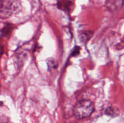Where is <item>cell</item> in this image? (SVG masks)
<instances>
[{"instance_id":"obj_11","label":"cell","mask_w":124,"mask_h":123,"mask_svg":"<svg viewBox=\"0 0 124 123\" xmlns=\"http://www.w3.org/2000/svg\"><path fill=\"white\" fill-rule=\"evenodd\" d=\"M0 90H1V83H0Z\"/></svg>"},{"instance_id":"obj_1","label":"cell","mask_w":124,"mask_h":123,"mask_svg":"<svg viewBox=\"0 0 124 123\" xmlns=\"http://www.w3.org/2000/svg\"><path fill=\"white\" fill-rule=\"evenodd\" d=\"M21 8V5L18 0H0V18H8L19 12Z\"/></svg>"},{"instance_id":"obj_6","label":"cell","mask_w":124,"mask_h":123,"mask_svg":"<svg viewBox=\"0 0 124 123\" xmlns=\"http://www.w3.org/2000/svg\"><path fill=\"white\" fill-rule=\"evenodd\" d=\"M93 34V31H86V32H84L81 33L79 35V40L83 43H87L88 42L91 37H92Z\"/></svg>"},{"instance_id":"obj_8","label":"cell","mask_w":124,"mask_h":123,"mask_svg":"<svg viewBox=\"0 0 124 123\" xmlns=\"http://www.w3.org/2000/svg\"><path fill=\"white\" fill-rule=\"evenodd\" d=\"M47 65H48V69L50 70H54L58 68V62L57 60L53 59H51L47 61Z\"/></svg>"},{"instance_id":"obj_3","label":"cell","mask_w":124,"mask_h":123,"mask_svg":"<svg viewBox=\"0 0 124 123\" xmlns=\"http://www.w3.org/2000/svg\"><path fill=\"white\" fill-rule=\"evenodd\" d=\"M106 6L110 11L119 10L124 3V0H106Z\"/></svg>"},{"instance_id":"obj_4","label":"cell","mask_w":124,"mask_h":123,"mask_svg":"<svg viewBox=\"0 0 124 123\" xmlns=\"http://www.w3.org/2000/svg\"><path fill=\"white\" fill-rule=\"evenodd\" d=\"M57 5L59 9L65 12H69L71 9L72 3L70 0H58Z\"/></svg>"},{"instance_id":"obj_9","label":"cell","mask_w":124,"mask_h":123,"mask_svg":"<svg viewBox=\"0 0 124 123\" xmlns=\"http://www.w3.org/2000/svg\"><path fill=\"white\" fill-rule=\"evenodd\" d=\"M80 48L79 47H75V48L73 49V51L72 52V55L73 56H76L79 53L80 51Z\"/></svg>"},{"instance_id":"obj_7","label":"cell","mask_w":124,"mask_h":123,"mask_svg":"<svg viewBox=\"0 0 124 123\" xmlns=\"http://www.w3.org/2000/svg\"><path fill=\"white\" fill-rule=\"evenodd\" d=\"M105 113L108 116H116L119 114V110L116 107L111 106V107H109L106 110H105Z\"/></svg>"},{"instance_id":"obj_2","label":"cell","mask_w":124,"mask_h":123,"mask_svg":"<svg viewBox=\"0 0 124 123\" xmlns=\"http://www.w3.org/2000/svg\"><path fill=\"white\" fill-rule=\"evenodd\" d=\"M94 110L93 102L87 100H80L73 109V113L78 119H83L90 116Z\"/></svg>"},{"instance_id":"obj_10","label":"cell","mask_w":124,"mask_h":123,"mask_svg":"<svg viewBox=\"0 0 124 123\" xmlns=\"http://www.w3.org/2000/svg\"><path fill=\"white\" fill-rule=\"evenodd\" d=\"M4 53V48L2 45L0 43V58L1 57V56Z\"/></svg>"},{"instance_id":"obj_5","label":"cell","mask_w":124,"mask_h":123,"mask_svg":"<svg viewBox=\"0 0 124 123\" xmlns=\"http://www.w3.org/2000/svg\"><path fill=\"white\" fill-rule=\"evenodd\" d=\"M13 27L12 24H7L4 26L2 29L1 31V36L4 37H8L10 35L12 30H13Z\"/></svg>"}]
</instances>
